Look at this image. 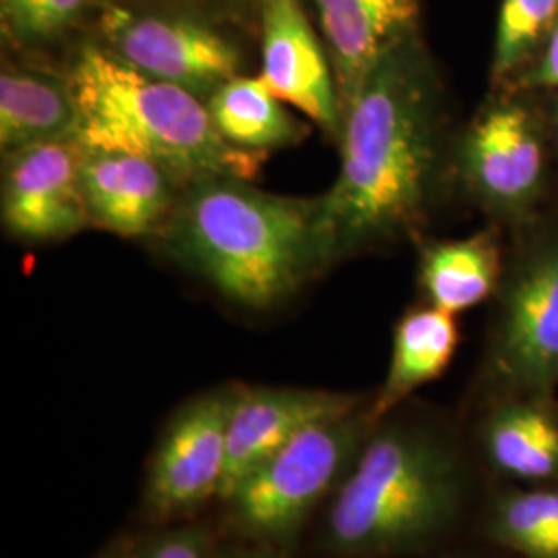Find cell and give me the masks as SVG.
Wrapping results in <instances>:
<instances>
[{
    "label": "cell",
    "mask_w": 558,
    "mask_h": 558,
    "mask_svg": "<svg viewBox=\"0 0 558 558\" xmlns=\"http://www.w3.org/2000/svg\"><path fill=\"white\" fill-rule=\"evenodd\" d=\"M461 502L458 449L428 428L387 424L366 437L341 480L323 546L339 558L414 553L456 521Z\"/></svg>",
    "instance_id": "obj_3"
},
{
    "label": "cell",
    "mask_w": 558,
    "mask_h": 558,
    "mask_svg": "<svg viewBox=\"0 0 558 558\" xmlns=\"http://www.w3.org/2000/svg\"><path fill=\"white\" fill-rule=\"evenodd\" d=\"M557 13L558 0H502L495 44V73L505 75L518 66Z\"/></svg>",
    "instance_id": "obj_21"
},
{
    "label": "cell",
    "mask_w": 558,
    "mask_h": 558,
    "mask_svg": "<svg viewBox=\"0 0 558 558\" xmlns=\"http://www.w3.org/2000/svg\"><path fill=\"white\" fill-rule=\"evenodd\" d=\"M433 92L401 41L345 108L338 180L320 195L336 263L422 220L439 158Z\"/></svg>",
    "instance_id": "obj_1"
},
{
    "label": "cell",
    "mask_w": 558,
    "mask_h": 558,
    "mask_svg": "<svg viewBox=\"0 0 558 558\" xmlns=\"http://www.w3.org/2000/svg\"><path fill=\"white\" fill-rule=\"evenodd\" d=\"M260 80L279 100L339 140L343 112L329 52L306 20L300 0L263 2Z\"/></svg>",
    "instance_id": "obj_10"
},
{
    "label": "cell",
    "mask_w": 558,
    "mask_h": 558,
    "mask_svg": "<svg viewBox=\"0 0 558 558\" xmlns=\"http://www.w3.org/2000/svg\"><path fill=\"white\" fill-rule=\"evenodd\" d=\"M98 558H122V553H120V544H114V546H110L104 555H100Z\"/></svg>",
    "instance_id": "obj_27"
},
{
    "label": "cell",
    "mask_w": 558,
    "mask_h": 558,
    "mask_svg": "<svg viewBox=\"0 0 558 558\" xmlns=\"http://www.w3.org/2000/svg\"><path fill=\"white\" fill-rule=\"evenodd\" d=\"M502 375L532 393L558 383V251L536 260L513 286L500 327Z\"/></svg>",
    "instance_id": "obj_12"
},
{
    "label": "cell",
    "mask_w": 558,
    "mask_h": 558,
    "mask_svg": "<svg viewBox=\"0 0 558 558\" xmlns=\"http://www.w3.org/2000/svg\"><path fill=\"white\" fill-rule=\"evenodd\" d=\"M81 186L92 226L124 239L160 236L180 184L156 161L83 147Z\"/></svg>",
    "instance_id": "obj_11"
},
{
    "label": "cell",
    "mask_w": 558,
    "mask_h": 558,
    "mask_svg": "<svg viewBox=\"0 0 558 558\" xmlns=\"http://www.w3.org/2000/svg\"><path fill=\"white\" fill-rule=\"evenodd\" d=\"M453 317L442 308L428 306L412 311L399 320L389 373L379 396L368 408L375 426L418 387L439 379L447 371L459 343L458 323Z\"/></svg>",
    "instance_id": "obj_16"
},
{
    "label": "cell",
    "mask_w": 558,
    "mask_h": 558,
    "mask_svg": "<svg viewBox=\"0 0 558 558\" xmlns=\"http://www.w3.org/2000/svg\"><path fill=\"white\" fill-rule=\"evenodd\" d=\"M85 0H2L4 29L23 44L62 36L83 11Z\"/></svg>",
    "instance_id": "obj_22"
},
{
    "label": "cell",
    "mask_w": 558,
    "mask_h": 558,
    "mask_svg": "<svg viewBox=\"0 0 558 558\" xmlns=\"http://www.w3.org/2000/svg\"><path fill=\"white\" fill-rule=\"evenodd\" d=\"M484 447L490 461L509 476L558 478V422L539 405L500 408L484 428Z\"/></svg>",
    "instance_id": "obj_19"
},
{
    "label": "cell",
    "mask_w": 558,
    "mask_h": 558,
    "mask_svg": "<svg viewBox=\"0 0 558 558\" xmlns=\"http://www.w3.org/2000/svg\"><path fill=\"white\" fill-rule=\"evenodd\" d=\"M373 426L368 410H359L300 433L240 484L228 500L230 525L265 546L292 538L345 478Z\"/></svg>",
    "instance_id": "obj_5"
},
{
    "label": "cell",
    "mask_w": 558,
    "mask_h": 558,
    "mask_svg": "<svg viewBox=\"0 0 558 558\" xmlns=\"http://www.w3.org/2000/svg\"><path fill=\"white\" fill-rule=\"evenodd\" d=\"M263 2H265V0H263Z\"/></svg>",
    "instance_id": "obj_28"
},
{
    "label": "cell",
    "mask_w": 558,
    "mask_h": 558,
    "mask_svg": "<svg viewBox=\"0 0 558 558\" xmlns=\"http://www.w3.org/2000/svg\"><path fill=\"white\" fill-rule=\"evenodd\" d=\"M499 279V251L488 234L442 242L426 251L420 281L433 306L451 315L488 299Z\"/></svg>",
    "instance_id": "obj_18"
},
{
    "label": "cell",
    "mask_w": 558,
    "mask_h": 558,
    "mask_svg": "<svg viewBox=\"0 0 558 558\" xmlns=\"http://www.w3.org/2000/svg\"><path fill=\"white\" fill-rule=\"evenodd\" d=\"M160 239L172 259L251 311L276 308L336 263L320 197L276 195L236 177L182 186Z\"/></svg>",
    "instance_id": "obj_2"
},
{
    "label": "cell",
    "mask_w": 558,
    "mask_h": 558,
    "mask_svg": "<svg viewBox=\"0 0 558 558\" xmlns=\"http://www.w3.org/2000/svg\"><path fill=\"white\" fill-rule=\"evenodd\" d=\"M122 558H218L214 536L203 525L166 527L137 542H120Z\"/></svg>",
    "instance_id": "obj_23"
},
{
    "label": "cell",
    "mask_w": 558,
    "mask_h": 558,
    "mask_svg": "<svg viewBox=\"0 0 558 558\" xmlns=\"http://www.w3.org/2000/svg\"><path fill=\"white\" fill-rule=\"evenodd\" d=\"M66 80L83 147L156 161L180 189L207 177L253 180L267 158L221 140L199 96L143 75L100 46H83Z\"/></svg>",
    "instance_id": "obj_4"
},
{
    "label": "cell",
    "mask_w": 558,
    "mask_h": 558,
    "mask_svg": "<svg viewBox=\"0 0 558 558\" xmlns=\"http://www.w3.org/2000/svg\"><path fill=\"white\" fill-rule=\"evenodd\" d=\"M557 497V513H555V534L548 542V550H546V558H558V490H555Z\"/></svg>",
    "instance_id": "obj_26"
},
{
    "label": "cell",
    "mask_w": 558,
    "mask_h": 558,
    "mask_svg": "<svg viewBox=\"0 0 558 558\" xmlns=\"http://www.w3.org/2000/svg\"><path fill=\"white\" fill-rule=\"evenodd\" d=\"M555 490L519 493L499 500L490 518V536L525 558H546L555 534Z\"/></svg>",
    "instance_id": "obj_20"
},
{
    "label": "cell",
    "mask_w": 558,
    "mask_h": 558,
    "mask_svg": "<svg viewBox=\"0 0 558 558\" xmlns=\"http://www.w3.org/2000/svg\"><path fill=\"white\" fill-rule=\"evenodd\" d=\"M534 81L538 85L558 87V29L550 38V44L546 48V54H544L538 71L534 73Z\"/></svg>",
    "instance_id": "obj_24"
},
{
    "label": "cell",
    "mask_w": 558,
    "mask_h": 558,
    "mask_svg": "<svg viewBox=\"0 0 558 558\" xmlns=\"http://www.w3.org/2000/svg\"><path fill=\"white\" fill-rule=\"evenodd\" d=\"M315 7L345 114L368 73L405 38L420 0H315Z\"/></svg>",
    "instance_id": "obj_13"
},
{
    "label": "cell",
    "mask_w": 558,
    "mask_h": 558,
    "mask_svg": "<svg viewBox=\"0 0 558 558\" xmlns=\"http://www.w3.org/2000/svg\"><path fill=\"white\" fill-rule=\"evenodd\" d=\"M100 23L112 54L143 75L179 85L201 100H209L223 83L240 75L236 46L199 21L108 7Z\"/></svg>",
    "instance_id": "obj_7"
},
{
    "label": "cell",
    "mask_w": 558,
    "mask_h": 558,
    "mask_svg": "<svg viewBox=\"0 0 558 558\" xmlns=\"http://www.w3.org/2000/svg\"><path fill=\"white\" fill-rule=\"evenodd\" d=\"M359 412V398L325 389L239 385L228 426V458L220 500L306 428Z\"/></svg>",
    "instance_id": "obj_9"
},
{
    "label": "cell",
    "mask_w": 558,
    "mask_h": 558,
    "mask_svg": "<svg viewBox=\"0 0 558 558\" xmlns=\"http://www.w3.org/2000/svg\"><path fill=\"white\" fill-rule=\"evenodd\" d=\"M77 140V106L69 80L9 69L0 75V147L9 156L48 141Z\"/></svg>",
    "instance_id": "obj_15"
},
{
    "label": "cell",
    "mask_w": 558,
    "mask_h": 558,
    "mask_svg": "<svg viewBox=\"0 0 558 558\" xmlns=\"http://www.w3.org/2000/svg\"><path fill=\"white\" fill-rule=\"evenodd\" d=\"M463 161L486 197L502 203L525 199L542 174V145L527 112L519 106L486 112L465 140Z\"/></svg>",
    "instance_id": "obj_14"
},
{
    "label": "cell",
    "mask_w": 558,
    "mask_h": 558,
    "mask_svg": "<svg viewBox=\"0 0 558 558\" xmlns=\"http://www.w3.org/2000/svg\"><path fill=\"white\" fill-rule=\"evenodd\" d=\"M83 145L48 141L4 156L2 223L23 242H60L92 226L81 186Z\"/></svg>",
    "instance_id": "obj_8"
},
{
    "label": "cell",
    "mask_w": 558,
    "mask_h": 558,
    "mask_svg": "<svg viewBox=\"0 0 558 558\" xmlns=\"http://www.w3.org/2000/svg\"><path fill=\"white\" fill-rule=\"evenodd\" d=\"M211 120L221 140L253 154L296 145L308 129L294 119L283 101L259 77H234L207 100Z\"/></svg>",
    "instance_id": "obj_17"
},
{
    "label": "cell",
    "mask_w": 558,
    "mask_h": 558,
    "mask_svg": "<svg viewBox=\"0 0 558 558\" xmlns=\"http://www.w3.org/2000/svg\"><path fill=\"white\" fill-rule=\"evenodd\" d=\"M218 558H281L274 553L271 546L257 544V546H248V548H234L228 553H218Z\"/></svg>",
    "instance_id": "obj_25"
},
{
    "label": "cell",
    "mask_w": 558,
    "mask_h": 558,
    "mask_svg": "<svg viewBox=\"0 0 558 558\" xmlns=\"http://www.w3.org/2000/svg\"><path fill=\"white\" fill-rule=\"evenodd\" d=\"M236 387H221L182 405L161 435L145 486L151 518H186L220 499L228 458V426Z\"/></svg>",
    "instance_id": "obj_6"
}]
</instances>
